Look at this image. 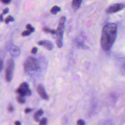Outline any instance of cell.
Listing matches in <instances>:
<instances>
[{
	"mask_svg": "<svg viewBox=\"0 0 125 125\" xmlns=\"http://www.w3.org/2000/svg\"><path fill=\"white\" fill-rule=\"evenodd\" d=\"M117 25L114 23H108L103 27L101 38V45L105 51L109 50L113 44L117 35Z\"/></svg>",
	"mask_w": 125,
	"mask_h": 125,
	"instance_id": "6da1fadb",
	"label": "cell"
},
{
	"mask_svg": "<svg viewBox=\"0 0 125 125\" xmlns=\"http://www.w3.org/2000/svg\"><path fill=\"white\" fill-rule=\"evenodd\" d=\"M65 21V17L62 16L61 18L57 30H56L57 39L56 44L58 47L61 48L62 46V39H63V33L64 27V23Z\"/></svg>",
	"mask_w": 125,
	"mask_h": 125,
	"instance_id": "7a4b0ae2",
	"label": "cell"
},
{
	"mask_svg": "<svg viewBox=\"0 0 125 125\" xmlns=\"http://www.w3.org/2000/svg\"><path fill=\"white\" fill-rule=\"evenodd\" d=\"M39 68L38 60L32 57H28L24 62V68L25 71H35Z\"/></svg>",
	"mask_w": 125,
	"mask_h": 125,
	"instance_id": "3957f363",
	"label": "cell"
},
{
	"mask_svg": "<svg viewBox=\"0 0 125 125\" xmlns=\"http://www.w3.org/2000/svg\"><path fill=\"white\" fill-rule=\"evenodd\" d=\"M15 68V64L13 60H9L7 63L5 68V78L6 82H10L13 76L14 70Z\"/></svg>",
	"mask_w": 125,
	"mask_h": 125,
	"instance_id": "277c9868",
	"label": "cell"
},
{
	"mask_svg": "<svg viewBox=\"0 0 125 125\" xmlns=\"http://www.w3.org/2000/svg\"><path fill=\"white\" fill-rule=\"evenodd\" d=\"M16 92L19 94V95L23 96H29L31 95V91L29 88L28 84L25 82L22 83L20 85L19 88L16 90Z\"/></svg>",
	"mask_w": 125,
	"mask_h": 125,
	"instance_id": "5b68a950",
	"label": "cell"
},
{
	"mask_svg": "<svg viewBox=\"0 0 125 125\" xmlns=\"http://www.w3.org/2000/svg\"><path fill=\"white\" fill-rule=\"evenodd\" d=\"M124 6L123 4H121V3L114 4L109 6L106 9V12L108 13H115L122 10V9L124 8Z\"/></svg>",
	"mask_w": 125,
	"mask_h": 125,
	"instance_id": "8992f818",
	"label": "cell"
},
{
	"mask_svg": "<svg viewBox=\"0 0 125 125\" xmlns=\"http://www.w3.org/2000/svg\"><path fill=\"white\" fill-rule=\"evenodd\" d=\"M38 44L40 45H42L44 46L45 48H46V49L49 50H52L53 48V43L49 41H47V40L41 41L38 42Z\"/></svg>",
	"mask_w": 125,
	"mask_h": 125,
	"instance_id": "52a82bcc",
	"label": "cell"
},
{
	"mask_svg": "<svg viewBox=\"0 0 125 125\" xmlns=\"http://www.w3.org/2000/svg\"><path fill=\"white\" fill-rule=\"evenodd\" d=\"M37 91H38V94L40 95V96L42 99H45V100H47L48 99V96H47V94L46 93L45 90L42 85L40 84L38 85V88H37Z\"/></svg>",
	"mask_w": 125,
	"mask_h": 125,
	"instance_id": "ba28073f",
	"label": "cell"
},
{
	"mask_svg": "<svg viewBox=\"0 0 125 125\" xmlns=\"http://www.w3.org/2000/svg\"><path fill=\"white\" fill-rule=\"evenodd\" d=\"M10 54L13 57H16L20 55V50L19 48L16 45H12L10 48Z\"/></svg>",
	"mask_w": 125,
	"mask_h": 125,
	"instance_id": "9c48e42d",
	"label": "cell"
},
{
	"mask_svg": "<svg viewBox=\"0 0 125 125\" xmlns=\"http://www.w3.org/2000/svg\"><path fill=\"white\" fill-rule=\"evenodd\" d=\"M82 0H72V7L74 10H77L81 6Z\"/></svg>",
	"mask_w": 125,
	"mask_h": 125,
	"instance_id": "30bf717a",
	"label": "cell"
},
{
	"mask_svg": "<svg viewBox=\"0 0 125 125\" xmlns=\"http://www.w3.org/2000/svg\"><path fill=\"white\" fill-rule=\"evenodd\" d=\"M43 113V111L41 109L38 110L35 113V114L34 115V118L36 121H37V122L39 121V117L40 116L42 115Z\"/></svg>",
	"mask_w": 125,
	"mask_h": 125,
	"instance_id": "8fae6325",
	"label": "cell"
},
{
	"mask_svg": "<svg viewBox=\"0 0 125 125\" xmlns=\"http://www.w3.org/2000/svg\"><path fill=\"white\" fill-rule=\"evenodd\" d=\"M60 10H61V8L57 6H54L51 8L50 12L52 14H56L58 12L60 11Z\"/></svg>",
	"mask_w": 125,
	"mask_h": 125,
	"instance_id": "7c38bea8",
	"label": "cell"
},
{
	"mask_svg": "<svg viewBox=\"0 0 125 125\" xmlns=\"http://www.w3.org/2000/svg\"><path fill=\"white\" fill-rule=\"evenodd\" d=\"M17 101L21 104H23L25 102V98L24 96L19 95L17 97Z\"/></svg>",
	"mask_w": 125,
	"mask_h": 125,
	"instance_id": "4fadbf2b",
	"label": "cell"
},
{
	"mask_svg": "<svg viewBox=\"0 0 125 125\" xmlns=\"http://www.w3.org/2000/svg\"><path fill=\"white\" fill-rule=\"evenodd\" d=\"M42 30H43L44 32H45L50 33H51V34H53V35L55 34L56 33V31H55V30H51V29H49V28H46V27L43 28Z\"/></svg>",
	"mask_w": 125,
	"mask_h": 125,
	"instance_id": "5bb4252c",
	"label": "cell"
},
{
	"mask_svg": "<svg viewBox=\"0 0 125 125\" xmlns=\"http://www.w3.org/2000/svg\"><path fill=\"white\" fill-rule=\"evenodd\" d=\"M47 123V120L46 118H43L40 121L39 125H46Z\"/></svg>",
	"mask_w": 125,
	"mask_h": 125,
	"instance_id": "9a60e30c",
	"label": "cell"
},
{
	"mask_svg": "<svg viewBox=\"0 0 125 125\" xmlns=\"http://www.w3.org/2000/svg\"><path fill=\"white\" fill-rule=\"evenodd\" d=\"M14 21V18L11 16H8V17H7L6 19H5V22L6 23H8L10 21Z\"/></svg>",
	"mask_w": 125,
	"mask_h": 125,
	"instance_id": "2e32d148",
	"label": "cell"
},
{
	"mask_svg": "<svg viewBox=\"0 0 125 125\" xmlns=\"http://www.w3.org/2000/svg\"><path fill=\"white\" fill-rule=\"evenodd\" d=\"M31 32L30 31H29V30H26V31L22 32V33H21V35L22 36H27L31 34Z\"/></svg>",
	"mask_w": 125,
	"mask_h": 125,
	"instance_id": "e0dca14e",
	"label": "cell"
},
{
	"mask_svg": "<svg viewBox=\"0 0 125 125\" xmlns=\"http://www.w3.org/2000/svg\"><path fill=\"white\" fill-rule=\"evenodd\" d=\"M77 46H78L79 47L82 48H83V49H85V48H87V46H85L83 43H81V42H79V43H78Z\"/></svg>",
	"mask_w": 125,
	"mask_h": 125,
	"instance_id": "ac0fdd59",
	"label": "cell"
},
{
	"mask_svg": "<svg viewBox=\"0 0 125 125\" xmlns=\"http://www.w3.org/2000/svg\"><path fill=\"white\" fill-rule=\"evenodd\" d=\"M121 71L123 74L125 75V62L123 64L121 67Z\"/></svg>",
	"mask_w": 125,
	"mask_h": 125,
	"instance_id": "d6986e66",
	"label": "cell"
},
{
	"mask_svg": "<svg viewBox=\"0 0 125 125\" xmlns=\"http://www.w3.org/2000/svg\"><path fill=\"white\" fill-rule=\"evenodd\" d=\"M77 124L79 125H84L85 123H84V121L82 119H80L77 121Z\"/></svg>",
	"mask_w": 125,
	"mask_h": 125,
	"instance_id": "ffe728a7",
	"label": "cell"
},
{
	"mask_svg": "<svg viewBox=\"0 0 125 125\" xmlns=\"http://www.w3.org/2000/svg\"><path fill=\"white\" fill-rule=\"evenodd\" d=\"M37 51H38L37 48L34 47H33V48L32 49V50H31V53H32V54H36V53H37Z\"/></svg>",
	"mask_w": 125,
	"mask_h": 125,
	"instance_id": "44dd1931",
	"label": "cell"
},
{
	"mask_svg": "<svg viewBox=\"0 0 125 125\" xmlns=\"http://www.w3.org/2000/svg\"><path fill=\"white\" fill-rule=\"evenodd\" d=\"M3 67V62L2 60L0 59V71L2 70Z\"/></svg>",
	"mask_w": 125,
	"mask_h": 125,
	"instance_id": "7402d4cb",
	"label": "cell"
},
{
	"mask_svg": "<svg viewBox=\"0 0 125 125\" xmlns=\"http://www.w3.org/2000/svg\"><path fill=\"white\" fill-rule=\"evenodd\" d=\"M13 109H14V107L12 105H9L8 107V110L10 112H12L13 111Z\"/></svg>",
	"mask_w": 125,
	"mask_h": 125,
	"instance_id": "603a6c76",
	"label": "cell"
},
{
	"mask_svg": "<svg viewBox=\"0 0 125 125\" xmlns=\"http://www.w3.org/2000/svg\"><path fill=\"white\" fill-rule=\"evenodd\" d=\"M11 0H0V1L3 3H4V4H7V3H10L11 2Z\"/></svg>",
	"mask_w": 125,
	"mask_h": 125,
	"instance_id": "cb8c5ba5",
	"label": "cell"
},
{
	"mask_svg": "<svg viewBox=\"0 0 125 125\" xmlns=\"http://www.w3.org/2000/svg\"><path fill=\"white\" fill-rule=\"evenodd\" d=\"M31 111V109H30V108H26L25 109V110H24V112H25V113H29Z\"/></svg>",
	"mask_w": 125,
	"mask_h": 125,
	"instance_id": "d4e9b609",
	"label": "cell"
},
{
	"mask_svg": "<svg viewBox=\"0 0 125 125\" xmlns=\"http://www.w3.org/2000/svg\"><path fill=\"white\" fill-rule=\"evenodd\" d=\"M9 11V9L8 8H5V9H4L3 10V13L2 14H6V13H7Z\"/></svg>",
	"mask_w": 125,
	"mask_h": 125,
	"instance_id": "484cf974",
	"label": "cell"
},
{
	"mask_svg": "<svg viewBox=\"0 0 125 125\" xmlns=\"http://www.w3.org/2000/svg\"><path fill=\"white\" fill-rule=\"evenodd\" d=\"M28 30L29 31H30L31 32H34V30H35V29H34V27H31L29 29H28Z\"/></svg>",
	"mask_w": 125,
	"mask_h": 125,
	"instance_id": "4316f807",
	"label": "cell"
},
{
	"mask_svg": "<svg viewBox=\"0 0 125 125\" xmlns=\"http://www.w3.org/2000/svg\"><path fill=\"white\" fill-rule=\"evenodd\" d=\"M15 125H21V122L20 121H16L15 123Z\"/></svg>",
	"mask_w": 125,
	"mask_h": 125,
	"instance_id": "83f0119b",
	"label": "cell"
},
{
	"mask_svg": "<svg viewBox=\"0 0 125 125\" xmlns=\"http://www.w3.org/2000/svg\"><path fill=\"white\" fill-rule=\"evenodd\" d=\"M31 27V25L30 24H27L26 26V28H27V29H29Z\"/></svg>",
	"mask_w": 125,
	"mask_h": 125,
	"instance_id": "f1b7e54d",
	"label": "cell"
},
{
	"mask_svg": "<svg viewBox=\"0 0 125 125\" xmlns=\"http://www.w3.org/2000/svg\"><path fill=\"white\" fill-rule=\"evenodd\" d=\"M3 21V17H2V15L1 14L0 15V21Z\"/></svg>",
	"mask_w": 125,
	"mask_h": 125,
	"instance_id": "f546056e",
	"label": "cell"
},
{
	"mask_svg": "<svg viewBox=\"0 0 125 125\" xmlns=\"http://www.w3.org/2000/svg\"></svg>",
	"mask_w": 125,
	"mask_h": 125,
	"instance_id": "4dcf8cb0",
	"label": "cell"
}]
</instances>
